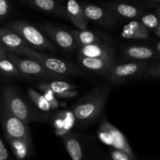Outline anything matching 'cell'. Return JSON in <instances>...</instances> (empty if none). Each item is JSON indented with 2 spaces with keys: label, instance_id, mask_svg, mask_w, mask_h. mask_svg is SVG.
<instances>
[{
  "label": "cell",
  "instance_id": "obj_1",
  "mask_svg": "<svg viewBox=\"0 0 160 160\" xmlns=\"http://www.w3.org/2000/svg\"><path fill=\"white\" fill-rule=\"evenodd\" d=\"M112 91L109 85H100L91 89L71 108L75 120L79 123L88 124L99 117Z\"/></svg>",
  "mask_w": 160,
  "mask_h": 160
},
{
  "label": "cell",
  "instance_id": "obj_2",
  "mask_svg": "<svg viewBox=\"0 0 160 160\" xmlns=\"http://www.w3.org/2000/svg\"><path fill=\"white\" fill-rule=\"evenodd\" d=\"M2 99L6 108L27 125L32 122L48 120V115L38 111L14 86L5 85L2 86Z\"/></svg>",
  "mask_w": 160,
  "mask_h": 160
},
{
  "label": "cell",
  "instance_id": "obj_3",
  "mask_svg": "<svg viewBox=\"0 0 160 160\" xmlns=\"http://www.w3.org/2000/svg\"><path fill=\"white\" fill-rule=\"evenodd\" d=\"M14 54L38 61L39 64L44 66L47 70L50 71L53 73L64 75L66 77L81 76L84 75L81 69L78 68L71 63L39 53L31 48V46L23 47Z\"/></svg>",
  "mask_w": 160,
  "mask_h": 160
},
{
  "label": "cell",
  "instance_id": "obj_4",
  "mask_svg": "<svg viewBox=\"0 0 160 160\" xmlns=\"http://www.w3.org/2000/svg\"><path fill=\"white\" fill-rule=\"evenodd\" d=\"M9 59L17 66V69L23 77L30 78H39L42 80H65L68 79V77L59 74L53 73L47 70L44 66L39 64L38 61L21 56L8 53Z\"/></svg>",
  "mask_w": 160,
  "mask_h": 160
},
{
  "label": "cell",
  "instance_id": "obj_5",
  "mask_svg": "<svg viewBox=\"0 0 160 160\" xmlns=\"http://www.w3.org/2000/svg\"><path fill=\"white\" fill-rule=\"evenodd\" d=\"M6 27L17 33L30 46L54 51V46L45 35L30 22L18 20L7 24Z\"/></svg>",
  "mask_w": 160,
  "mask_h": 160
},
{
  "label": "cell",
  "instance_id": "obj_6",
  "mask_svg": "<svg viewBox=\"0 0 160 160\" xmlns=\"http://www.w3.org/2000/svg\"><path fill=\"white\" fill-rule=\"evenodd\" d=\"M97 134L98 139L103 144L111 147V148L122 151L131 156H135L123 133L111 124L106 117H103L100 122Z\"/></svg>",
  "mask_w": 160,
  "mask_h": 160
},
{
  "label": "cell",
  "instance_id": "obj_7",
  "mask_svg": "<svg viewBox=\"0 0 160 160\" xmlns=\"http://www.w3.org/2000/svg\"><path fill=\"white\" fill-rule=\"evenodd\" d=\"M148 64V62L145 61H130L125 63L115 61L106 77L109 81L113 83H126L133 78L142 76V72Z\"/></svg>",
  "mask_w": 160,
  "mask_h": 160
},
{
  "label": "cell",
  "instance_id": "obj_8",
  "mask_svg": "<svg viewBox=\"0 0 160 160\" xmlns=\"http://www.w3.org/2000/svg\"><path fill=\"white\" fill-rule=\"evenodd\" d=\"M0 122L6 138H32L31 129L6 108L0 104Z\"/></svg>",
  "mask_w": 160,
  "mask_h": 160
},
{
  "label": "cell",
  "instance_id": "obj_9",
  "mask_svg": "<svg viewBox=\"0 0 160 160\" xmlns=\"http://www.w3.org/2000/svg\"><path fill=\"white\" fill-rule=\"evenodd\" d=\"M81 6L88 20H91L101 26L113 28L121 22V18L120 17L106 8L93 4H83Z\"/></svg>",
  "mask_w": 160,
  "mask_h": 160
},
{
  "label": "cell",
  "instance_id": "obj_10",
  "mask_svg": "<svg viewBox=\"0 0 160 160\" xmlns=\"http://www.w3.org/2000/svg\"><path fill=\"white\" fill-rule=\"evenodd\" d=\"M41 28L60 48L68 52H72L78 49L76 41L70 31H66L47 23L42 24Z\"/></svg>",
  "mask_w": 160,
  "mask_h": 160
},
{
  "label": "cell",
  "instance_id": "obj_11",
  "mask_svg": "<svg viewBox=\"0 0 160 160\" xmlns=\"http://www.w3.org/2000/svg\"><path fill=\"white\" fill-rule=\"evenodd\" d=\"M78 56L106 60H116L115 49L109 43H93L79 46Z\"/></svg>",
  "mask_w": 160,
  "mask_h": 160
},
{
  "label": "cell",
  "instance_id": "obj_12",
  "mask_svg": "<svg viewBox=\"0 0 160 160\" xmlns=\"http://www.w3.org/2000/svg\"><path fill=\"white\" fill-rule=\"evenodd\" d=\"M123 56L129 61H156L160 58V55L156 49L145 45H131L123 50Z\"/></svg>",
  "mask_w": 160,
  "mask_h": 160
},
{
  "label": "cell",
  "instance_id": "obj_13",
  "mask_svg": "<svg viewBox=\"0 0 160 160\" xmlns=\"http://www.w3.org/2000/svg\"><path fill=\"white\" fill-rule=\"evenodd\" d=\"M16 160H27L34 153L32 138H6Z\"/></svg>",
  "mask_w": 160,
  "mask_h": 160
},
{
  "label": "cell",
  "instance_id": "obj_14",
  "mask_svg": "<svg viewBox=\"0 0 160 160\" xmlns=\"http://www.w3.org/2000/svg\"><path fill=\"white\" fill-rule=\"evenodd\" d=\"M0 43L12 53H16L23 47L30 46L17 33L6 27L0 28Z\"/></svg>",
  "mask_w": 160,
  "mask_h": 160
},
{
  "label": "cell",
  "instance_id": "obj_15",
  "mask_svg": "<svg viewBox=\"0 0 160 160\" xmlns=\"http://www.w3.org/2000/svg\"><path fill=\"white\" fill-rule=\"evenodd\" d=\"M78 61L80 65L87 71L106 76L116 60H106L78 56Z\"/></svg>",
  "mask_w": 160,
  "mask_h": 160
},
{
  "label": "cell",
  "instance_id": "obj_16",
  "mask_svg": "<svg viewBox=\"0 0 160 160\" xmlns=\"http://www.w3.org/2000/svg\"><path fill=\"white\" fill-rule=\"evenodd\" d=\"M67 18L78 30H86L88 20L86 17L82 6L76 0H67L65 6Z\"/></svg>",
  "mask_w": 160,
  "mask_h": 160
},
{
  "label": "cell",
  "instance_id": "obj_17",
  "mask_svg": "<svg viewBox=\"0 0 160 160\" xmlns=\"http://www.w3.org/2000/svg\"><path fill=\"white\" fill-rule=\"evenodd\" d=\"M45 86L49 88L58 98L72 99L78 97L79 92L77 89L78 85L73 84L62 80H52L48 82H42Z\"/></svg>",
  "mask_w": 160,
  "mask_h": 160
},
{
  "label": "cell",
  "instance_id": "obj_18",
  "mask_svg": "<svg viewBox=\"0 0 160 160\" xmlns=\"http://www.w3.org/2000/svg\"><path fill=\"white\" fill-rule=\"evenodd\" d=\"M104 6L120 18L135 20L138 19L141 16L145 13L143 9L128 3H106L104 4Z\"/></svg>",
  "mask_w": 160,
  "mask_h": 160
},
{
  "label": "cell",
  "instance_id": "obj_19",
  "mask_svg": "<svg viewBox=\"0 0 160 160\" xmlns=\"http://www.w3.org/2000/svg\"><path fill=\"white\" fill-rule=\"evenodd\" d=\"M27 2L31 6L42 12L59 18H67L65 6L58 0H27Z\"/></svg>",
  "mask_w": 160,
  "mask_h": 160
},
{
  "label": "cell",
  "instance_id": "obj_20",
  "mask_svg": "<svg viewBox=\"0 0 160 160\" xmlns=\"http://www.w3.org/2000/svg\"><path fill=\"white\" fill-rule=\"evenodd\" d=\"M70 32L74 38L78 47L93 43H111L112 39L108 36L98 34L88 30H71Z\"/></svg>",
  "mask_w": 160,
  "mask_h": 160
},
{
  "label": "cell",
  "instance_id": "obj_21",
  "mask_svg": "<svg viewBox=\"0 0 160 160\" xmlns=\"http://www.w3.org/2000/svg\"><path fill=\"white\" fill-rule=\"evenodd\" d=\"M120 35L126 39L133 40H147L149 39V30L145 28L138 20H133L125 24Z\"/></svg>",
  "mask_w": 160,
  "mask_h": 160
},
{
  "label": "cell",
  "instance_id": "obj_22",
  "mask_svg": "<svg viewBox=\"0 0 160 160\" xmlns=\"http://www.w3.org/2000/svg\"><path fill=\"white\" fill-rule=\"evenodd\" d=\"M61 138L72 160H84L81 144L76 136L72 133H67L61 136Z\"/></svg>",
  "mask_w": 160,
  "mask_h": 160
},
{
  "label": "cell",
  "instance_id": "obj_23",
  "mask_svg": "<svg viewBox=\"0 0 160 160\" xmlns=\"http://www.w3.org/2000/svg\"><path fill=\"white\" fill-rule=\"evenodd\" d=\"M27 94L29 97V100L32 102L34 106L39 111L45 113V114L48 115V116L52 114V110L50 104L47 101L46 99L45 98L43 94L40 93L33 88H28L27 89Z\"/></svg>",
  "mask_w": 160,
  "mask_h": 160
},
{
  "label": "cell",
  "instance_id": "obj_24",
  "mask_svg": "<svg viewBox=\"0 0 160 160\" xmlns=\"http://www.w3.org/2000/svg\"><path fill=\"white\" fill-rule=\"evenodd\" d=\"M0 75L5 78H20L23 77L17 66L7 56L0 60Z\"/></svg>",
  "mask_w": 160,
  "mask_h": 160
},
{
  "label": "cell",
  "instance_id": "obj_25",
  "mask_svg": "<svg viewBox=\"0 0 160 160\" xmlns=\"http://www.w3.org/2000/svg\"><path fill=\"white\" fill-rule=\"evenodd\" d=\"M38 89L40 91H42V94L45 97V98L46 99L47 101L48 102V104H50L52 110H55L59 106V101L58 100V97L53 93L52 91L49 89L48 87H47L46 86L44 85V83L42 82L39 83L37 85Z\"/></svg>",
  "mask_w": 160,
  "mask_h": 160
},
{
  "label": "cell",
  "instance_id": "obj_26",
  "mask_svg": "<svg viewBox=\"0 0 160 160\" xmlns=\"http://www.w3.org/2000/svg\"><path fill=\"white\" fill-rule=\"evenodd\" d=\"M138 20L148 30H156L160 24V18L155 13H144Z\"/></svg>",
  "mask_w": 160,
  "mask_h": 160
},
{
  "label": "cell",
  "instance_id": "obj_27",
  "mask_svg": "<svg viewBox=\"0 0 160 160\" xmlns=\"http://www.w3.org/2000/svg\"><path fill=\"white\" fill-rule=\"evenodd\" d=\"M144 78H160V61H156L152 64H148L146 68L142 72V76Z\"/></svg>",
  "mask_w": 160,
  "mask_h": 160
},
{
  "label": "cell",
  "instance_id": "obj_28",
  "mask_svg": "<svg viewBox=\"0 0 160 160\" xmlns=\"http://www.w3.org/2000/svg\"><path fill=\"white\" fill-rule=\"evenodd\" d=\"M109 155L112 160H138L136 156H131L126 152L113 148L110 149Z\"/></svg>",
  "mask_w": 160,
  "mask_h": 160
},
{
  "label": "cell",
  "instance_id": "obj_29",
  "mask_svg": "<svg viewBox=\"0 0 160 160\" xmlns=\"http://www.w3.org/2000/svg\"><path fill=\"white\" fill-rule=\"evenodd\" d=\"M10 12L9 0H0V22L3 21Z\"/></svg>",
  "mask_w": 160,
  "mask_h": 160
},
{
  "label": "cell",
  "instance_id": "obj_30",
  "mask_svg": "<svg viewBox=\"0 0 160 160\" xmlns=\"http://www.w3.org/2000/svg\"><path fill=\"white\" fill-rule=\"evenodd\" d=\"M0 160H12L4 142L0 137Z\"/></svg>",
  "mask_w": 160,
  "mask_h": 160
},
{
  "label": "cell",
  "instance_id": "obj_31",
  "mask_svg": "<svg viewBox=\"0 0 160 160\" xmlns=\"http://www.w3.org/2000/svg\"><path fill=\"white\" fill-rule=\"evenodd\" d=\"M8 53H9V52H8L7 50H6V49L2 46V45L0 43V60H1L2 58H3V57H5V56H7Z\"/></svg>",
  "mask_w": 160,
  "mask_h": 160
},
{
  "label": "cell",
  "instance_id": "obj_32",
  "mask_svg": "<svg viewBox=\"0 0 160 160\" xmlns=\"http://www.w3.org/2000/svg\"><path fill=\"white\" fill-rule=\"evenodd\" d=\"M148 3H149L151 6H159L160 5V0H148Z\"/></svg>",
  "mask_w": 160,
  "mask_h": 160
},
{
  "label": "cell",
  "instance_id": "obj_33",
  "mask_svg": "<svg viewBox=\"0 0 160 160\" xmlns=\"http://www.w3.org/2000/svg\"><path fill=\"white\" fill-rule=\"evenodd\" d=\"M155 33H156V35L158 36V37L160 38V24L159 26L157 27V28L155 30Z\"/></svg>",
  "mask_w": 160,
  "mask_h": 160
},
{
  "label": "cell",
  "instance_id": "obj_34",
  "mask_svg": "<svg viewBox=\"0 0 160 160\" xmlns=\"http://www.w3.org/2000/svg\"><path fill=\"white\" fill-rule=\"evenodd\" d=\"M156 13L157 14L158 17H159L160 18V5H159V6H157V9H156Z\"/></svg>",
  "mask_w": 160,
  "mask_h": 160
},
{
  "label": "cell",
  "instance_id": "obj_35",
  "mask_svg": "<svg viewBox=\"0 0 160 160\" xmlns=\"http://www.w3.org/2000/svg\"><path fill=\"white\" fill-rule=\"evenodd\" d=\"M22 1H27V0H22Z\"/></svg>",
  "mask_w": 160,
  "mask_h": 160
},
{
  "label": "cell",
  "instance_id": "obj_36",
  "mask_svg": "<svg viewBox=\"0 0 160 160\" xmlns=\"http://www.w3.org/2000/svg\"><path fill=\"white\" fill-rule=\"evenodd\" d=\"M61 1H62V0H61Z\"/></svg>",
  "mask_w": 160,
  "mask_h": 160
}]
</instances>
